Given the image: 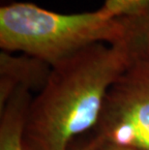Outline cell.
Here are the masks:
<instances>
[{"label":"cell","instance_id":"cell-7","mask_svg":"<svg viewBox=\"0 0 149 150\" xmlns=\"http://www.w3.org/2000/svg\"><path fill=\"white\" fill-rule=\"evenodd\" d=\"M98 142L93 138V136H90L88 139L80 138L73 143L69 150H96Z\"/></svg>","mask_w":149,"mask_h":150},{"label":"cell","instance_id":"cell-5","mask_svg":"<svg viewBox=\"0 0 149 150\" xmlns=\"http://www.w3.org/2000/svg\"><path fill=\"white\" fill-rule=\"evenodd\" d=\"M32 93L18 89L0 110V150H25L23 133Z\"/></svg>","mask_w":149,"mask_h":150},{"label":"cell","instance_id":"cell-8","mask_svg":"<svg viewBox=\"0 0 149 150\" xmlns=\"http://www.w3.org/2000/svg\"><path fill=\"white\" fill-rule=\"evenodd\" d=\"M132 45H133V47H134L135 50L144 52L149 55V34H147L146 36L142 40L139 41V42L136 44H132Z\"/></svg>","mask_w":149,"mask_h":150},{"label":"cell","instance_id":"cell-4","mask_svg":"<svg viewBox=\"0 0 149 150\" xmlns=\"http://www.w3.org/2000/svg\"><path fill=\"white\" fill-rule=\"evenodd\" d=\"M52 67L37 57L0 52V110L18 89L37 93L45 87Z\"/></svg>","mask_w":149,"mask_h":150},{"label":"cell","instance_id":"cell-3","mask_svg":"<svg viewBox=\"0 0 149 150\" xmlns=\"http://www.w3.org/2000/svg\"><path fill=\"white\" fill-rule=\"evenodd\" d=\"M92 136L99 142L149 150V55L135 50L110 85Z\"/></svg>","mask_w":149,"mask_h":150},{"label":"cell","instance_id":"cell-1","mask_svg":"<svg viewBox=\"0 0 149 150\" xmlns=\"http://www.w3.org/2000/svg\"><path fill=\"white\" fill-rule=\"evenodd\" d=\"M135 55L129 40L92 45L52 67L33 97L23 133L25 150H69L93 130L106 94Z\"/></svg>","mask_w":149,"mask_h":150},{"label":"cell","instance_id":"cell-2","mask_svg":"<svg viewBox=\"0 0 149 150\" xmlns=\"http://www.w3.org/2000/svg\"><path fill=\"white\" fill-rule=\"evenodd\" d=\"M129 40L125 21L101 9L59 14L33 3L17 2L0 8V47L20 52L52 67L92 45Z\"/></svg>","mask_w":149,"mask_h":150},{"label":"cell","instance_id":"cell-9","mask_svg":"<svg viewBox=\"0 0 149 150\" xmlns=\"http://www.w3.org/2000/svg\"><path fill=\"white\" fill-rule=\"evenodd\" d=\"M98 142V145H97L96 150H134L131 148H126V147H122V146L110 144V143H105V142Z\"/></svg>","mask_w":149,"mask_h":150},{"label":"cell","instance_id":"cell-6","mask_svg":"<svg viewBox=\"0 0 149 150\" xmlns=\"http://www.w3.org/2000/svg\"><path fill=\"white\" fill-rule=\"evenodd\" d=\"M100 9L125 21L132 43L139 42L149 34V0H105Z\"/></svg>","mask_w":149,"mask_h":150}]
</instances>
